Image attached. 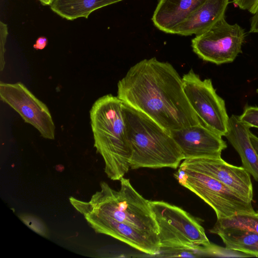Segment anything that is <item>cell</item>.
Returning <instances> with one entry per match:
<instances>
[{"mask_svg":"<svg viewBox=\"0 0 258 258\" xmlns=\"http://www.w3.org/2000/svg\"><path fill=\"white\" fill-rule=\"evenodd\" d=\"M20 218L27 226L38 234L46 237L48 236L47 228L39 218L29 214H22Z\"/></svg>","mask_w":258,"mask_h":258,"instance_id":"cell-18","label":"cell"},{"mask_svg":"<svg viewBox=\"0 0 258 258\" xmlns=\"http://www.w3.org/2000/svg\"><path fill=\"white\" fill-rule=\"evenodd\" d=\"M209 231L219 235L227 248L258 256V234L245 228H221L214 226Z\"/></svg>","mask_w":258,"mask_h":258,"instance_id":"cell-15","label":"cell"},{"mask_svg":"<svg viewBox=\"0 0 258 258\" xmlns=\"http://www.w3.org/2000/svg\"><path fill=\"white\" fill-rule=\"evenodd\" d=\"M174 176L181 185L195 193L211 207L217 219L255 212L251 201L205 173L179 166Z\"/></svg>","mask_w":258,"mask_h":258,"instance_id":"cell-6","label":"cell"},{"mask_svg":"<svg viewBox=\"0 0 258 258\" xmlns=\"http://www.w3.org/2000/svg\"><path fill=\"white\" fill-rule=\"evenodd\" d=\"M117 94L169 132L202 122L185 96L182 78L172 64L156 57L131 67L118 81Z\"/></svg>","mask_w":258,"mask_h":258,"instance_id":"cell-2","label":"cell"},{"mask_svg":"<svg viewBox=\"0 0 258 258\" xmlns=\"http://www.w3.org/2000/svg\"><path fill=\"white\" fill-rule=\"evenodd\" d=\"M47 44V39L44 36H40L37 38L33 47L36 50L43 49Z\"/></svg>","mask_w":258,"mask_h":258,"instance_id":"cell-23","label":"cell"},{"mask_svg":"<svg viewBox=\"0 0 258 258\" xmlns=\"http://www.w3.org/2000/svg\"><path fill=\"white\" fill-rule=\"evenodd\" d=\"M94 146L102 157L104 172L113 180H120L130 169L132 151L128 142L123 103L107 94L98 98L90 110Z\"/></svg>","mask_w":258,"mask_h":258,"instance_id":"cell-3","label":"cell"},{"mask_svg":"<svg viewBox=\"0 0 258 258\" xmlns=\"http://www.w3.org/2000/svg\"><path fill=\"white\" fill-rule=\"evenodd\" d=\"M183 88L192 108L206 126L224 136L229 117L224 100L216 93L210 79L202 80L192 69L183 75Z\"/></svg>","mask_w":258,"mask_h":258,"instance_id":"cell-7","label":"cell"},{"mask_svg":"<svg viewBox=\"0 0 258 258\" xmlns=\"http://www.w3.org/2000/svg\"><path fill=\"white\" fill-rule=\"evenodd\" d=\"M240 119L251 127L258 128V107L245 106L243 113L239 116Z\"/></svg>","mask_w":258,"mask_h":258,"instance_id":"cell-19","label":"cell"},{"mask_svg":"<svg viewBox=\"0 0 258 258\" xmlns=\"http://www.w3.org/2000/svg\"><path fill=\"white\" fill-rule=\"evenodd\" d=\"M186 159L220 157L227 146L221 135L203 123L169 132Z\"/></svg>","mask_w":258,"mask_h":258,"instance_id":"cell-11","label":"cell"},{"mask_svg":"<svg viewBox=\"0 0 258 258\" xmlns=\"http://www.w3.org/2000/svg\"><path fill=\"white\" fill-rule=\"evenodd\" d=\"M256 92L258 94V88L256 89Z\"/></svg>","mask_w":258,"mask_h":258,"instance_id":"cell-26","label":"cell"},{"mask_svg":"<svg viewBox=\"0 0 258 258\" xmlns=\"http://www.w3.org/2000/svg\"><path fill=\"white\" fill-rule=\"evenodd\" d=\"M250 19L249 32L258 33V10Z\"/></svg>","mask_w":258,"mask_h":258,"instance_id":"cell-22","label":"cell"},{"mask_svg":"<svg viewBox=\"0 0 258 258\" xmlns=\"http://www.w3.org/2000/svg\"><path fill=\"white\" fill-rule=\"evenodd\" d=\"M149 203L159 229L160 248H197L211 245L204 228L188 213L163 201H149Z\"/></svg>","mask_w":258,"mask_h":258,"instance_id":"cell-5","label":"cell"},{"mask_svg":"<svg viewBox=\"0 0 258 258\" xmlns=\"http://www.w3.org/2000/svg\"><path fill=\"white\" fill-rule=\"evenodd\" d=\"M43 6H50L53 0H38Z\"/></svg>","mask_w":258,"mask_h":258,"instance_id":"cell-25","label":"cell"},{"mask_svg":"<svg viewBox=\"0 0 258 258\" xmlns=\"http://www.w3.org/2000/svg\"><path fill=\"white\" fill-rule=\"evenodd\" d=\"M123 0H53L50 8L55 13L68 20L88 18L93 12Z\"/></svg>","mask_w":258,"mask_h":258,"instance_id":"cell-16","label":"cell"},{"mask_svg":"<svg viewBox=\"0 0 258 258\" xmlns=\"http://www.w3.org/2000/svg\"><path fill=\"white\" fill-rule=\"evenodd\" d=\"M8 35V28L7 24L0 22V71L2 72L5 68V45Z\"/></svg>","mask_w":258,"mask_h":258,"instance_id":"cell-20","label":"cell"},{"mask_svg":"<svg viewBox=\"0 0 258 258\" xmlns=\"http://www.w3.org/2000/svg\"><path fill=\"white\" fill-rule=\"evenodd\" d=\"M241 9L254 14L258 10V0H232Z\"/></svg>","mask_w":258,"mask_h":258,"instance_id":"cell-21","label":"cell"},{"mask_svg":"<svg viewBox=\"0 0 258 258\" xmlns=\"http://www.w3.org/2000/svg\"><path fill=\"white\" fill-rule=\"evenodd\" d=\"M229 0H206L173 30L174 34L199 35L225 16Z\"/></svg>","mask_w":258,"mask_h":258,"instance_id":"cell-12","label":"cell"},{"mask_svg":"<svg viewBox=\"0 0 258 258\" xmlns=\"http://www.w3.org/2000/svg\"><path fill=\"white\" fill-rule=\"evenodd\" d=\"M245 37L241 27L229 24L224 16L206 32L196 35L191 47L203 60L220 65L233 62L242 53Z\"/></svg>","mask_w":258,"mask_h":258,"instance_id":"cell-8","label":"cell"},{"mask_svg":"<svg viewBox=\"0 0 258 258\" xmlns=\"http://www.w3.org/2000/svg\"><path fill=\"white\" fill-rule=\"evenodd\" d=\"M179 166L205 173L248 201H252L253 187L250 174L242 166L230 164L221 157L186 159Z\"/></svg>","mask_w":258,"mask_h":258,"instance_id":"cell-10","label":"cell"},{"mask_svg":"<svg viewBox=\"0 0 258 258\" xmlns=\"http://www.w3.org/2000/svg\"><path fill=\"white\" fill-rule=\"evenodd\" d=\"M206 0H159L152 17L154 26L166 33L174 28Z\"/></svg>","mask_w":258,"mask_h":258,"instance_id":"cell-14","label":"cell"},{"mask_svg":"<svg viewBox=\"0 0 258 258\" xmlns=\"http://www.w3.org/2000/svg\"><path fill=\"white\" fill-rule=\"evenodd\" d=\"M214 226L221 228H245L258 234V211L254 213H240L227 218L217 219Z\"/></svg>","mask_w":258,"mask_h":258,"instance_id":"cell-17","label":"cell"},{"mask_svg":"<svg viewBox=\"0 0 258 258\" xmlns=\"http://www.w3.org/2000/svg\"><path fill=\"white\" fill-rule=\"evenodd\" d=\"M249 138L251 145L258 156V137L250 132L249 133Z\"/></svg>","mask_w":258,"mask_h":258,"instance_id":"cell-24","label":"cell"},{"mask_svg":"<svg viewBox=\"0 0 258 258\" xmlns=\"http://www.w3.org/2000/svg\"><path fill=\"white\" fill-rule=\"evenodd\" d=\"M250 127L239 116L232 114L225 137L238 153L242 167L258 182V156L250 140Z\"/></svg>","mask_w":258,"mask_h":258,"instance_id":"cell-13","label":"cell"},{"mask_svg":"<svg viewBox=\"0 0 258 258\" xmlns=\"http://www.w3.org/2000/svg\"><path fill=\"white\" fill-rule=\"evenodd\" d=\"M116 190L106 182L88 201L70 197L72 206L96 233L110 236L149 255L160 248L159 229L149 201L132 185L130 179H120Z\"/></svg>","mask_w":258,"mask_h":258,"instance_id":"cell-1","label":"cell"},{"mask_svg":"<svg viewBox=\"0 0 258 258\" xmlns=\"http://www.w3.org/2000/svg\"><path fill=\"white\" fill-rule=\"evenodd\" d=\"M123 110L132 151L130 168L177 169L184 157L170 132L124 103Z\"/></svg>","mask_w":258,"mask_h":258,"instance_id":"cell-4","label":"cell"},{"mask_svg":"<svg viewBox=\"0 0 258 258\" xmlns=\"http://www.w3.org/2000/svg\"><path fill=\"white\" fill-rule=\"evenodd\" d=\"M0 97L46 139L54 140L55 126L47 106L23 83H0Z\"/></svg>","mask_w":258,"mask_h":258,"instance_id":"cell-9","label":"cell"}]
</instances>
